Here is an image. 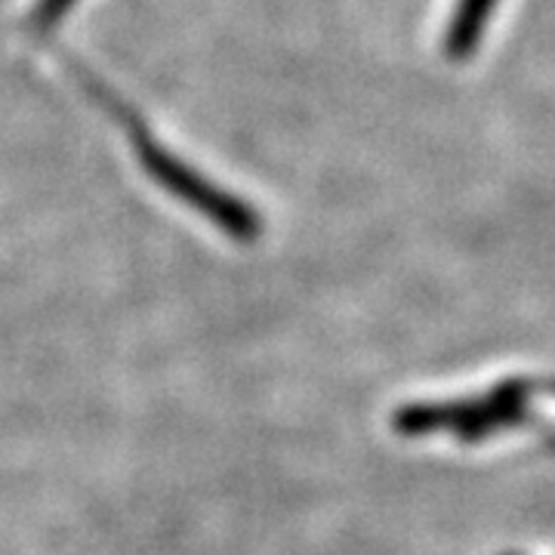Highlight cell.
<instances>
[{
  "mask_svg": "<svg viewBox=\"0 0 555 555\" xmlns=\"http://www.w3.org/2000/svg\"><path fill=\"white\" fill-rule=\"evenodd\" d=\"M494 7L496 0H456L454 20L448 25V38H444V50L451 60H466L476 53L481 31L491 20Z\"/></svg>",
  "mask_w": 555,
  "mask_h": 555,
  "instance_id": "cell-1",
  "label": "cell"
}]
</instances>
